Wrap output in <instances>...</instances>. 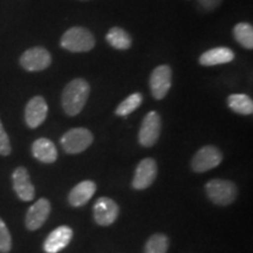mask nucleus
I'll return each mask as SVG.
<instances>
[{
	"mask_svg": "<svg viewBox=\"0 0 253 253\" xmlns=\"http://www.w3.org/2000/svg\"><path fill=\"white\" fill-rule=\"evenodd\" d=\"M198 2L202 5V7L209 9V11H212V9L219 6L221 0H198Z\"/></svg>",
	"mask_w": 253,
	"mask_h": 253,
	"instance_id": "nucleus-25",
	"label": "nucleus"
},
{
	"mask_svg": "<svg viewBox=\"0 0 253 253\" xmlns=\"http://www.w3.org/2000/svg\"><path fill=\"white\" fill-rule=\"evenodd\" d=\"M95 37L89 30L82 26H74L65 32L60 45L63 49L72 53L89 52L95 46Z\"/></svg>",
	"mask_w": 253,
	"mask_h": 253,
	"instance_id": "nucleus-2",
	"label": "nucleus"
},
{
	"mask_svg": "<svg viewBox=\"0 0 253 253\" xmlns=\"http://www.w3.org/2000/svg\"><path fill=\"white\" fill-rule=\"evenodd\" d=\"M12 249V237L5 221L0 218V253H8Z\"/></svg>",
	"mask_w": 253,
	"mask_h": 253,
	"instance_id": "nucleus-23",
	"label": "nucleus"
},
{
	"mask_svg": "<svg viewBox=\"0 0 253 253\" xmlns=\"http://www.w3.org/2000/svg\"><path fill=\"white\" fill-rule=\"evenodd\" d=\"M52 205L47 198H40L32 207L28 209L25 224L30 231H36L40 229L45 224L47 218L49 217Z\"/></svg>",
	"mask_w": 253,
	"mask_h": 253,
	"instance_id": "nucleus-12",
	"label": "nucleus"
},
{
	"mask_svg": "<svg viewBox=\"0 0 253 253\" xmlns=\"http://www.w3.org/2000/svg\"><path fill=\"white\" fill-rule=\"evenodd\" d=\"M169 249V238L164 233H155L148 239L144 253H167Z\"/></svg>",
	"mask_w": 253,
	"mask_h": 253,
	"instance_id": "nucleus-21",
	"label": "nucleus"
},
{
	"mask_svg": "<svg viewBox=\"0 0 253 253\" xmlns=\"http://www.w3.org/2000/svg\"><path fill=\"white\" fill-rule=\"evenodd\" d=\"M172 82V71L170 66L161 65L150 75V90L156 100H162L169 93Z\"/></svg>",
	"mask_w": 253,
	"mask_h": 253,
	"instance_id": "nucleus-8",
	"label": "nucleus"
},
{
	"mask_svg": "<svg viewBox=\"0 0 253 253\" xmlns=\"http://www.w3.org/2000/svg\"><path fill=\"white\" fill-rule=\"evenodd\" d=\"M12 151L11 142H9L7 132L5 131L1 120H0V155L1 156H8Z\"/></svg>",
	"mask_w": 253,
	"mask_h": 253,
	"instance_id": "nucleus-24",
	"label": "nucleus"
},
{
	"mask_svg": "<svg viewBox=\"0 0 253 253\" xmlns=\"http://www.w3.org/2000/svg\"><path fill=\"white\" fill-rule=\"evenodd\" d=\"M162 130V119L157 112H149L142 121L138 142L142 147L150 148L157 143Z\"/></svg>",
	"mask_w": 253,
	"mask_h": 253,
	"instance_id": "nucleus-5",
	"label": "nucleus"
},
{
	"mask_svg": "<svg viewBox=\"0 0 253 253\" xmlns=\"http://www.w3.org/2000/svg\"><path fill=\"white\" fill-rule=\"evenodd\" d=\"M223 161V155L221 151L214 145H205L201 148L191 160V169L192 171L202 173L207 172L209 170L214 169L219 166Z\"/></svg>",
	"mask_w": 253,
	"mask_h": 253,
	"instance_id": "nucleus-6",
	"label": "nucleus"
},
{
	"mask_svg": "<svg viewBox=\"0 0 253 253\" xmlns=\"http://www.w3.org/2000/svg\"><path fill=\"white\" fill-rule=\"evenodd\" d=\"M13 189L15 194L21 201L31 202L36 196V190L31 182V176L27 169L24 167H18L12 173Z\"/></svg>",
	"mask_w": 253,
	"mask_h": 253,
	"instance_id": "nucleus-13",
	"label": "nucleus"
},
{
	"mask_svg": "<svg viewBox=\"0 0 253 253\" xmlns=\"http://www.w3.org/2000/svg\"><path fill=\"white\" fill-rule=\"evenodd\" d=\"M205 192L208 198L213 204L226 207L232 204L238 197V188L233 182L227 179L214 178L205 184Z\"/></svg>",
	"mask_w": 253,
	"mask_h": 253,
	"instance_id": "nucleus-3",
	"label": "nucleus"
},
{
	"mask_svg": "<svg viewBox=\"0 0 253 253\" xmlns=\"http://www.w3.org/2000/svg\"><path fill=\"white\" fill-rule=\"evenodd\" d=\"M90 93L89 84L84 79H75L67 84L61 95V106L68 116L80 114Z\"/></svg>",
	"mask_w": 253,
	"mask_h": 253,
	"instance_id": "nucleus-1",
	"label": "nucleus"
},
{
	"mask_svg": "<svg viewBox=\"0 0 253 253\" xmlns=\"http://www.w3.org/2000/svg\"><path fill=\"white\" fill-rule=\"evenodd\" d=\"M19 62L25 71L40 72L49 67L52 63V55L43 47H32L21 54Z\"/></svg>",
	"mask_w": 253,
	"mask_h": 253,
	"instance_id": "nucleus-7",
	"label": "nucleus"
},
{
	"mask_svg": "<svg viewBox=\"0 0 253 253\" xmlns=\"http://www.w3.org/2000/svg\"><path fill=\"white\" fill-rule=\"evenodd\" d=\"M48 106L42 96H34L28 101L25 108V121L31 129H36L45 122Z\"/></svg>",
	"mask_w": 253,
	"mask_h": 253,
	"instance_id": "nucleus-11",
	"label": "nucleus"
},
{
	"mask_svg": "<svg viewBox=\"0 0 253 253\" xmlns=\"http://www.w3.org/2000/svg\"><path fill=\"white\" fill-rule=\"evenodd\" d=\"M32 154L40 162L50 164L58 160V150L55 144L48 138H38L32 144Z\"/></svg>",
	"mask_w": 253,
	"mask_h": 253,
	"instance_id": "nucleus-16",
	"label": "nucleus"
},
{
	"mask_svg": "<svg viewBox=\"0 0 253 253\" xmlns=\"http://www.w3.org/2000/svg\"><path fill=\"white\" fill-rule=\"evenodd\" d=\"M157 177V163L154 158L147 157L142 160L135 169L132 188L135 190H145L153 185Z\"/></svg>",
	"mask_w": 253,
	"mask_h": 253,
	"instance_id": "nucleus-9",
	"label": "nucleus"
},
{
	"mask_svg": "<svg viewBox=\"0 0 253 253\" xmlns=\"http://www.w3.org/2000/svg\"><path fill=\"white\" fill-rule=\"evenodd\" d=\"M93 141V134L86 128L69 129L60 138V143H61L62 149L71 155L84 153V150L90 147Z\"/></svg>",
	"mask_w": 253,
	"mask_h": 253,
	"instance_id": "nucleus-4",
	"label": "nucleus"
},
{
	"mask_svg": "<svg viewBox=\"0 0 253 253\" xmlns=\"http://www.w3.org/2000/svg\"><path fill=\"white\" fill-rule=\"evenodd\" d=\"M94 219L100 226H109L118 219L120 208L109 197H100L94 204Z\"/></svg>",
	"mask_w": 253,
	"mask_h": 253,
	"instance_id": "nucleus-10",
	"label": "nucleus"
},
{
	"mask_svg": "<svg viewBox=\"0 0 253 253\" xmlns=\"http://www.w3.org/2000/svg\"><path fill=\"white\" fill-rule=\"evenodd\" d=\"M235 59V53L227 47H216L203 53L199 58V63L202 66H217L223 63L231 62Z\"/></svg>",
	"mask_w": 253,
	"mask_h": 253,
	"instance_id": "nucleus-17",
	"label": "nucleus"
},
{
	"mask_svg": "<svg viewBox=\"0 0 253 253\" xmlns=\"http://www.w3.org/2000/svg\"><path fill=\"white\" fill-rule=\"evenodd\" d=\"M233 36L237 42L248 49L253 48V28L248 23H239L233 28Z\"/></svg>",
	"mask_w": 253,
	"mask_h": 253,
	"instance_id": "nucleus-20",
	"label": "nucleus"
},
{
	"mask_svg": "<svg viewBox=\"0 0 253 253\" xmlns=\"http://www.w3.org/2000/svg\"><path fill=\"white\" fill-rule=\"evenodd\" d=\"M96 184L93 181H82L71 190L68 202L72 207L80 208L86 205L96 192Z\"/></svg>",
	"mask_w": 253,
	"mask_h": 253,
	"instance_id": "nucleus-15",
	"label": "nucleus"
},
{
	"mask_svg": "<svg viewBox=\"0 0 253 253\" xmlns=\"http://www.w3.org/2000/svg\"><path fill=\"white\" fill-rule=\"evenodd\" d=\"M227 106L231 110L240 115H251L253 113V101L245 94L230 95L227 97Z\"/></svg>",
	"mask_w": 253,
	"mask_h": 253,
	"instance_id": "nucleus-18",
	"label": "nucleus"
},
{
	"mask_svg": "<svg viewBox=\"0 0 253 253\" xmlns=\"http://www.w3.org/2000/svg\"><path fill=\"white\" fill-rule=\"evenodd\" d=\"M73 239V230L67 225H61L53 230L43 243V251L46 253H59Z\"/></svg>",
	"mask_w": 253,
	"mask_h": 253,
	"instance_id": "nucleus-14",
	"label": "nucleus"
},
{
	"mask_svg": "<svg viewBox=\"0 0 253 253\" xmlns=\"http://www.w3.org/2000/svg\"><path fill=\"white\" fill-rule=\"evenodd\" d=\"M142 102H143V95L141 93L131 94L130 96H128L120 103V106L115 110V114L118 116H128L129 114L137 109Z\"/></svg>",
	"mask_w": 253,
	"mask_h": 253,
	"instance_id": "nucleus-22",
	"label": "nucleus"
},
{
	"mask_svg": "<svg viewBox=\"0 0 253 253\" xmlns=\"http://www.w3.org/2000/svg\"><path fill=\"white\" fill-rule=\"evenodd\" d=\"M106 39L110 43V46L116 49H129L131 47V38L121 27H113L107 33Z\"/></svg>",
	"mask_w": 253,
	"mask_h": 253,
	"instance_id": "nucleus-19",
	"label": "nucleus"
}]
</instances>
